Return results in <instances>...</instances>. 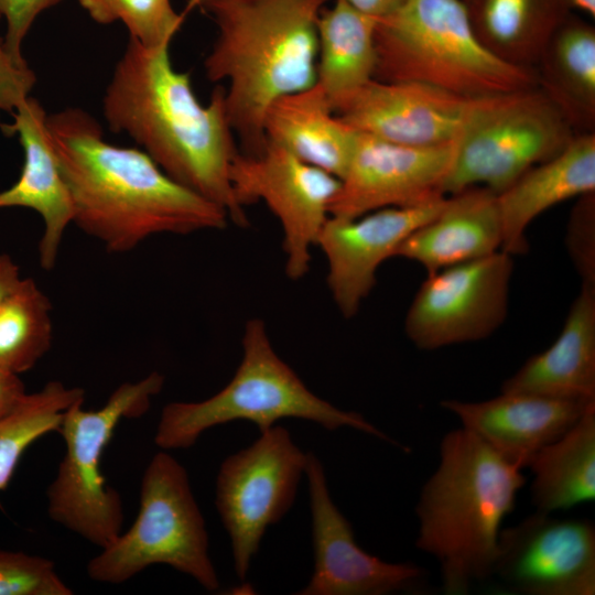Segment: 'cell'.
<instances>
[{
    "mask_svg": "<svg viewBox=\"0 0 595 595\" xmlns=\"http://www.w3.org/2000/svg\"><path fill=\"white\" fill-rule=\"evenodd\" d=\"M73 204V224L112 253L160 234L188 235L227 226L224 208L181 185L144 152L107 142L87 111L46 118Z\"/></svg>",
    "mask_w": 595,
    "mask_h": 595,
    "instance_id": "obj_1",
    "label": "cell"
},
{
    "mask_svg": "<svg viewBox=\"0 0 595 595\" xmlns=\"http://www.w3.org/2000/svg\"><path fill=\"white\" fill-rule=\"evenodd\" d=\"M102 112L111 131L128 133L171 178L247 226L230 182L238 151L223 87L202 105L190 75L172 66L169 45L149 48L130 36L106 89Z\"/></svg>",
    "mask_w": 595,
    "mask_h": 595,
    "instance_id": "obj_2",
    "label": "cell"
},
{
    "mask_svg": "<svg viewBox=\"0 0 595 595\" xmlns=\"http://www.w3.org/2000/svg\"><path fill=\"white\" fill-rule=\"evenodd\" d=\"M329 0H204L217 26L206 76L226 80L229 123L245 153L266 144L263 118L281 96L316 82L317 21Z\"/></svg>",
    "mask_w": 595,
    "mask_h": 595,
    "instance_id": "obj_3",
    "label": "cell"
},
{
    "mask_svg": "<svg viewBox=\"0 0 595 595\" xmlns=\"http://www.w3.org/2000/svg\"><path fill=\"white\" fill-rule=\"evenodd\" d=\"M524 483L519 467L463 426L443 436L415 507V545L437 561L445 594H467L493 574L501 522Z\"/></svg>",
    "mask_w": 595,
    "mask_h": 595,
    "instance_id": "obj_4",
    "label": "cell"
},
{
    "mask_svg": "<svg viewBox=\"0 0 595 595\" xmlns=\"http://www.w3.org/2000/svg\"><path fill=\"white\" fill-rule=\"evenodd\" d=\"M375 79L418 82L478 98L538 87L534 68L508 64L476 36L461 0H405L377 20Z\"/></svg>",
    "mask_w": 595,
    "mask_h": 595,
    "instance_id": "obj_5",
    "label": "cell"
},
{
    "mask_svg": "<svg viewBox=\"0 0 595 595\" xmlns=\"http://www.w3.org/2000/svg\"><path fill=\"white\" fill-rule=\"evenodd\" d=\"M241 345V361L221 390L202 401L163 407L154 435L160 450L188 448L206 430L235 420L250 421L262 433L284 418L312 421L328 431L353 428L399 445L360 413L340 410L313 393L277 354L261 318L247 321Z\"/></svg>",
    "mask_w": 595,
    "mask_h": 595,
    "instance_id": "obj_6",
    "label": "cell"
},
{
    "mask_svg": "<svg viewBox=\"0 0 595 595\" xmlns=\"http://www.w3.org/2000/svg\"><path fill=\"white\" fill-rule=\"evenodd\" d=\"M208 549L205 520L187 472L161 450L144 469L132 526L91 558L86 572L95 582L121 584L151 565L164 564L212 592L219 588V580Z\"/></svg>",
    "mask_w": 595,
    "mask_h": 595,
    "instance_id": "obj_7",
    "label": "cell"
},
{
    "mask_svg": "<svg viewBox=\"0 0 595 595\" xmlns=\"http://www.w3.org/2000/svg\"><path fill=\"white\" fill-rule=\"evenodd\" d=\"M164 386V376L152 371L136 382H123L98 410H85V400L63 414L57 432L65 452L46 490L47 515L56 523L102 549L122 532L120 494L101 473L102 453L122 419L143 415Z\"/></svg>",
    "mask_w": 595,
    "mask_h": 595,
    "instance_id": "obj_8",
    "label": "cell"
},
{
    "mask_svg": "<svg viewBox=\"0 0 595 595\" xmlns=\"http://www.w3.org/2000/svg\"><path fill=\"white\" fill-rule=\"evenodd\" d=\"M575 134L538 87L478 97L455 140L443 193L483 186L499 194L563 151Z\"/></svg>",
    "mask_w": 595,
    "mask_h": 595,
    "instance_id": "obj_9",
    "label": "cell"
},
{
    "mask_svg": "<svg viewBox=\"0 0 595 595\" xmlns=\"http://www.w3.org/2000/svg\"><path fill=\"white\" fill-rule=\"evenodd\" d=\"M307 453L273 425L249 447L226 457L217 473L215 506L230 538L234 569L247 577L269 526L292 507Z\"/></svg>",
    "mask_w": 595,
    "mask_h": 595,
    "instance_id": "obj_10",
    "label": "cell"
},
{
    "mask_svg": "<svg viewBox=\"0 0 595 595\" xmlns=\"http://www.w3.org/2000/svg\"><path fill=\"white\" fill-rule=\"evenodd\" d=\"M230 182L242 208L261 201L278 218L285 273L291 280L303 278L310 270L311 250L329 217L339 178L266 142L257 153L237 152Z\"/></svg>",
    "mask_w": 595,
    "mask_h": 595,
    "instance_id": "obj_11",
    "label": "cell"
},
{
    "mask_svg": "<svg viewBox=\"0 0 595 595\" xmlns=\"http://www.w3.org/2000/svg\"><path fill=\"white\" fill-rule=\"evenodd\" d=\"M512 272V256L499 250L428 275L405 315L408 338L434 350L490 336L506 318Z\"/></svg>",
    "mask_w": 595,
    "mask_h": 595,
    "instance_id": "obj_12",
    "label": "cell"
},
{
    "mask_svg": "<svg viewBox=\"0 0 595 595\" xmlns=\"http://www.w3.org/2000/svg\"><path fill=\"white\" fill-rule=\"evenodd\" d=\"M493 574L519 594L594 595V524L536 511L500 530Z\"/></svg>",
    "mask_w": 595,
    "mask_h": 595,
    "instance_id": "obj_13",
    "label": "cell"
},
{
    "mask_svg": "<svg viewBox=\"0 0 595 595\" xmlns=\"http://www.w3.org/2000/svg\"><path fill=\"white\" fill-rule=\"evenodd\" d=\"M455 141L410 147L358 132L329 216L353 218L387 207H414L442 197Z\"/></svg>",
    "mask_w": 595,
    "mask_h": 595,
    "instance_id": "obj_14",
    "label": "cell"
},
{
    "mask_svg": "<svg viewBox=\"0 0 595 595\" xmlns=\"http://www.w3.org/2000/svg\"><path fill=\"white\" fill-rule=\"evenodd\" d=\"M305 475L312 515L314 569L299 595H387L415 591L424 571L414 563L385 562L363 550L350 522L331 498L325 469L307 453Z\"/></svg>",
    "mask_w": 595,
    "mask_h": 595,
    "instance_id": "obj_15",
    "label": "cell"
},
{
    "mask_svg": "<svg viewBox=\"0 0 595 595\" xmlns=\"http://www.w3.org/2000/svg\"><path fill=\"white\" fill-rule=\"evenodd\" d=\"M445 197L414 207H387L357 217L329 216L316 240L326 257L327 286L345 318L356 315L376 284L381 263L416 228L432 219Z\"/></svg>",
    "mask_w": 595,
    "mask_h": 595,
    "instance_id": "obj_16",
    "label": "cell"
},
{
    "mask_svg": "<svg viewBox=\"0 0 595 595\" xmlns=\"http://www.w3.org/2000/svg\"><path fill=\"white\" fill-rule=\"evenodd\" d=\"M476 99L418 82L371 79L334 111L359 133L434 147L457 139Z\"/></svg>",
    "mask_w": 595,
    "mask_h": 595,
    "instance_id": "obj_17",
    "label": "cell"
},
{
    "mask_svg": "<svg viewBox=\"0 0 595 595\" xmlns=\"http://www.w3.org/2000/svg\"><path fill=\"white\" fill-rule=\"evenodd\" d=\"M593 402L501 392L478 402L444 400L441 407L505 461L522 469L542 448L563 436Z\"/></svg>",
    "mask_w": 595,
    "mask_h": 595,
    "instance_id": "obj_18",
    "label": "cell"
},
{
    "mask_svg": "<svg viewBox=\"0 0 595 595\" xmlns=\"http://www.w3.org/2000/svg\"><path fill=\"white\" fill-rule=\"evenodd\" d=\"M15 110L14 121L1 125V130L8 137H19L24 163L18 181L0 192V208L25 207L42 217L44 230L39 242V263L51 271L64 234L73 224V204L47 132L44 108L29 96Z\"/></svg>",
    "mask_w": 595,
    "mask_h": 595,
    "instance_id": "obj_19",
    "label": "cell"
},
{
    "mask_svg": "<svg viewBox=\"0 0 595 595\" xmlns=\"http://www.w3.org/2000/svg\"><path fill=\"white\" fill-rule=\"evenodd\" d=\"M497 194L473 186L446 196L441 210L399 246L394 257L419 263L426 274L501 250Z\"/></svg>",
    "mask_w": 595,
    "mask_h": 595,
    "instance_id": "obj_20",
    "label": "cell"
},
{
    "mask_svg": "<svg viewBox=\"0 0 595 595\" xmlns=\"http://www.w3.org/2000/svg\"><path fill=\"white\" fill-rule=\"evenodd\" d=\"M595 192V133L575 134L555 156L539 163L497 194L501 250H528L526 230L542 213L567 199Z\"/></svg>",
    "mask_w": 595,
    "mask_h": 595,
    "instance_id": "obj_21",
    "label": "cell"
},
{
    "mask_svg": "<svg viewBox=\"0 0 595 595\" xmlns=\"http://www.w3.org/2000/svg\"><path fill=\"white\" fill-rule=\"evenodd\" d=\"M501 392L595 401V284L582 283L556 339L507 378Z\"/></svg>",
    "mask_w": 595,
    "mask_h": 595,
    "instance_id": "obj_22",
    "label": "cell"
},
{
    "mask_svg": "<svg viewBox=\"0 0 595 595\" xmlns=\"http://www.w3.org/2000/svg\"><path fill=\"white\" fill-rule=\"evenodd\" d=\"M268 143L337 178L346 173L358 132L333 109L327 96L313 85L275 99L263 118Z\"/></svg>",
    "mask_w": 595,
    "mask_h": 595,
    "instance_id": "obj_23",
    "label": "cell"
},
{
    "mask_svg": "<svg viewBox=\"0 0 595 595\" xmlns=\"http://www.w3.org/2000/svg\"><path fill=\"white\" fill-rule=\"evenodd\" d=\"M538 88L576 134L595 128V28L574 12L554 32L534 66Z\"/></svg>",
    "mask_w": 595,
    "mask_h": 595,
    "instance_id": "obj_24",
    "label": "cell"
},
{
    "mask_svg": "<svg viewBox=\"0 0 595 595\" xmlns=\"http://www.w3.org/2000/svg\"><path fill=\"white\" fill-rule=\"evenodd\" d=\"M466 7L480 43L499 60L526 68H534L574 12L571 0H470Z\"/></svg>",
    "mask_w": 595,
    "mask_h": 595,
    "instance_id": "obj_25",
    "label": "cell"
},
{
    "mask_svg": "<svg viewBox=\"0 0 595 595\" xmlns=\"http://www.w3.org/2000/svg\"><path fill=\"white\" fill-rule=\"evenodd\" d=\"M377 19L342 0L324 7L317 21L316 83L333 109L375 79Z\"/></svg>",
    "mask_w": 595,
    "mask_h": 595,
    "instance_id": "obj_26",
    "label": "cell"
},
{
    "mask_svg": "<svg viewBox=\"0 0 595 595\" xmlns=\"http://www.w3.org/2000/svg\"><path fill=\"white\" fill-rule=\"evenodd\" d=\"M531 501L551 513L595 499V402L559 440L542 448L529 466Z\"/></svg>",
    "mask_w": 595,
    "mask_h": 595,
    "instance_id": "obj_27",
    "label": "cell"
},
{
    "mask_svg": "<svg viewBox=\"0 0 595 595\" xmlns=\"http://www.w3.org/2000/svg\"><path fill=\"white\" fill-rule=\"evenodd\" d=\"M52 304L32 278H21L0 306V369L20 376L50 350Z\"/></svg>",
    "mask_w": 595,
    "mask_h": 595,
    "instance_id": "obj_28",
    "label": "cell"
},
{
    "mask_svg": "<svg viewBox=\"0 0 595 595\" xmlns=\"http://www.w3.org/2000/svg\"><path fill=\"white\" fill-rule=\"evenodd\" d=\"M79 400H85L84 389L52 380L39 391L26 392L0 418V490L8 486L24 452L42 436L57 432L64 412Z\"/></svg>",
    "mask_w": 595,
    "mask_h": 595,
    "instance_id": "obj_29",
    "label": "cell"
},
{
    "mask_svg": "<svg viewBox=\"0 0 595 595\" xmlns=\"http://www.w3.org/2000/svg\"><path fill=\"white\" fill-rule=\"evenodd\" d=\"M89 17L100 24L121 21L144 47L170 45L180 30L184 14L170 0H78Z\"/></svg>",
    "mask_w": 595,
    "mask_h": 595,
    "instance_id": "obj_30",
    "label": "cell"
},
{
    "mask_svg": "<svg viewBox=\"0 0 595 595\" xmlns=\"http://www.w3.org/2000/svg\"><path fill=\"white\" fill-rule=\"evenodd\" d=\"M50 559L0 550V595H72Z\"/></svg>",
    "mask_w": 595,
    "mask_h": 595,
    "instance_id": "obj_31",
    "label": "cell"
},
{
    "mask_svg": "<svg viewBox=\"0 0 595 595\" xmlns=\"http://www.w3.org/2000/svg\"><path fill=\"white\" fill-rule=\"evenodd\" d=\"M566 245L582 283L595 284V192L577 197Z\"/></svg>",
    "mask_w": 595,
    "mask_h": 595,
    "instance_id": "obj_32",
    "label": "cell"
},
{
    "mask_svg": "<svg viewBox=\"0 0 595 595\" xmlns=\"http://www.w3.org/2000/svg\"><path fill=\"white\" fill-rule=\"evenodd\" d=\"M63 0H0V18L7 21L3 37L7 51L18 61H23L22 42L36 17Z\"/></svg>",
    "mask_w": 595,
    "mask_h": 595,
    "instance_id": "obj_33",
    "label": "cell"
},
{
    "mask_svg": "<svg viewBox=\"0 0 595 595\" xmlns=\"http://www.w3.org/2000/svg\"><path fill=\"white\" fill-rule=\"evenodd\" d=\"M35 80V74L25 60H15L0 36V112L15 110L29 97Z\"/></svg>",
    "mask_w": 595,
    "mask_h": 595,
    "instance_id": "obj_34",
    "label": "cell"
},
{
    "mask_svg": "<svg viewBox=\"0 0 595 595\" xmlns=\"http://www.w3.org/2000/svg\"><path fill=\"white\" fill-rule=\"evenodd\" d=\"M25 394L20 376L0 369V418L11 412Z\"/></svg>",
    "mask_w": 595,
    "mask_h": 595,
    "instance_id": "obj_35",
    "label": "cell"
},
{
    "mask_svg": "<svg viewBox=\"0 0 595 595\" xmlns=\"http://www.w3.org/2000/svg\"><path fill=\"white\" fill-rule=\"evenodd\" d=\"M369 17L377 20L398 10L405 0H342Z\"/></svg>",
    "mask_w": 595,
    "mask_h": 595,
    "instance_id": "obj_36",
    "label": "cell"
},
{
    "mask_svg": "<svg viewBox=\"0 0 595 595\" xmlns=\"http://www.w3.org/2000/svg\"><path fill=\"white\" fill-rule=\"evenodd\" d=\"M20 271L14 260L0 253V306L20 282Z\"/></svg>",
    "mask_w": 595,
    "mask_h": 595,
    "instance_id": "obj_37",
    "label": "cell"
},
{
    "mask_svg": "<svg viewBox=\"0 0 595 595\" xmlns=\"http://www.w3.org/2000/svg\"><path fill=\"white\" fill-rule=\"evenodd\" d=\"M574 10L587 14L589 18L595 17V0H571Z\"/></svg>",
    "mask_w": 595,
    "mask_h": 595,
    "instance_id": "obj_38",
    "label": "cell"
},
{
    "mask_svg": "<svg viewBox=\"0 0 595 595\" xmlns=\"http://www.w3.org/2000/svg\"><path fill=\"white\" fill-rule=\"evenodd\" d=\"M204 0H188L187 1V10H191L197 6H201V3L203 2Z\"/></svg>",
    "mask_w": 595,
    "mask_h": 595,
    "instance_id": "obj_39",
    "label": "cell"
},
{
    "mask_svg": "<svg viewBox=\"0 0 595 595\" xmlns=\"http://www.w3.org/2000/svg\"><path fill=\"white\" fill-rule=\"evenodd\" d=\"M463 1L465 4H467L470 0H461Z\"/></svg>",
    "mask_w": 595,
    "mask_h": 595,
    "instance_id": "obj_40",
    "label": "cell"
}]
</instances>
